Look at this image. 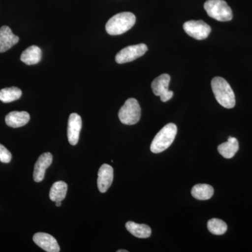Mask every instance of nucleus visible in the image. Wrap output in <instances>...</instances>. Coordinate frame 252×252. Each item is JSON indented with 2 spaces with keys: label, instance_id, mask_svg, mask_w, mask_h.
<instances>
[{
  "label": "nucleus",
  "instance_id": "nucleus-1",
  "mask_svg": "<svg viewBox=\"0 0 252 252\" xmlns=\"http://www.w3.org/2000/svg\"><path fill=\"white\" fill-rule=\"evenodd\" d=\"M211 86L219 104L226 109H232L235 107L234 92L226 80L222 77H215L212 80Z\"/></svg>",
  "mask_w": 252,
  "mask_h": 252
},
{
  "label": "nucleus",
  "instance_id": "nucleus-2",
  "mask_svg": "<svg viewBox=\"0 0 252 252\" xmlns=\"http://www.w3.org/2000/svg\"><path fill=\"white\" fill-rule=\"evenodd\" d=\"M135 21V16L132 13H119L107 21L106 31L110 35H120L133 27Z\"/></svg>",
  "mask_w": 252,
  "mask_h": 252
},
{
  "label": "nucleus",
  "instance_id": "nucleus-3",
  "mask_svg": "<svg viewBox=\"0 0 252 252\" xmlns=\"http://www.w3.org/2000/svg\"><path fill=\"white\" fill-rule=\"evenodd\" d=\"M177 127L175 124H167L158 132L154 137L150 149L154 154H159L170 147L177 135Z\"/></svg>",
  "mask_w": 252,
  "mask_h": 252
},
{
  "label": "nucleus",
  "instance_id": "nucleus-4",
  "mask_svg": "<svg viewBox=\"0 0 252 252\" xmlns=\"http://www.w3.org/2000/svg\"><path fill=\"white\" fill-rule=\"evenodd\" d=\"M204 8L210 17L220 22L230 21L233 18L232 10L224 0H207Z\"/></svg>",
  "mask_w": 252,
  "mask_h": 252
},
{
  "label": "nucleus",
  "instance_id": "nucleus-5",
  "mask_svg": "<svg viewBox=\"0 0 252 252\" xmlns=\"http://www.w3.org/2000/svg\"><path fill=\"white\" fill-rule=\"evenodd\" d=\"M141 108L138 101L135 98H129L126 101L119 112L121 122L125 125H135L140 121Z\"/></svg>",
  "mask_w": 252,
  "mask_h": 252
},
{
  "label": "nucleus",
  "instance_id": "nucleus-6",
  "mask_svg": "<svg viewBox=\"0 0 252 252\" xmlns=\"http://www.w3.org/2000/svg\"><path fill=\"white\" fill-rule=\"evenodd\" d=\"M148 48L144 44L127 46L118 53L115 58L116 62L119 64H124L135 61L145 54Z\"/></svg>",
  "mask_w": 252,
  "mask_h": 252
},
{
  "label": "nucleus",
  "instance_id": "nucleus-7",
  "mask_svg": "<svg viewBox=\"0 0 252 252\" xmlns=\"http://www.w3.org/2000/svg\"><path fill=\"white\" fill-rule=\"evenodd\" d=\"M184 30L188 35L197 40L206 39L211 32V27L203 21H189L184 24Z\"/></svg>",
  "mask_w": 252,
  "mask_h": 252
},
{
  "label": "nucleus",
  "instance_id": "nucleus-8",
  "mask_svg": "<svg viewBox=\"0 0 252 252\" xmlns=\"http://www.w3.org/2000/svg\"><path fill=\"white\" fill-rule=\"evenodd\" d=\"M170 81V75L167 74H162L156 78L151 85L154 94L160 96L162 102H165L170 100L173 96V92L168 89Z\"/></svg>",
  "mask_w": 252,
  "mask_h": 252
},
{
  "label": "nucleus",
  "instance_id": "nucleus-9",
  "mask_svg": "<svg viewBox=\"0 0 252 252\" xmlns=\"http://www.w3.org/2000/svg\"><path fill=\"white\" fill-rule=\"evenodd\" d=\"M81 127H82V120L80 116L76 113L70 114L68 120L67 137L69 144L76 145L79 139Z\"/></svg>",
  "mask_w": 252,
  "mask_h": 252
},
{
  "label": "nucleus",
  "instance_id": "nucleus-10",
  "mask_svg": "<svg viewBox=\"0 0 252 252\" xmlns=\"http://www.w3.org/2000/svg\"><path fill=\"white\" fill-rule=\"evenodd\" d=\"M33 241L39 248L48 252H59L61 249L57 240L52 235L45 233H36L33 236Z\"/></svg>",
  "mask_w": 252,
  "mask_h": 252
},
{
  "label": "nucleus",
  "instance_id": "nucleus-11",
  "mask_svg": "<svg viewBox=\"0 0 252 252\" xmlns=\"http://www.w3.org/2000/svg\"><path fill=\"white\" fill-rule=\"evenodd\" d=\"M114 180V169L108 165L103 164L99 167L97 177V187L101 193H105L112 185Z\"/></svg>",
  "mask_w": 252,
  "mask_h": 252
},
{
  "label": "nucleus",
  "instance_id": "nucleus-12",
  "mask_svg": "<svg viewBox=\"0 0 252 252\" xmlns=\"http://www.w3.org/2000/svg\"><path fill=\"white\" fill-rule=\"evenodd\" d=\"M53 161V156L51 153L41 154L36 160L34 165L33 178L36 182H40L44 180L46 169L51 165Z\"/></svg>",
  "mask_w": 252,
  "mask_h": 252
},
{
  "label": "nucleus",
  "instance_id": "nucleus-13",
  "mask_svg": "<svg viewBox=\"0 0 252 252\" xmlns=\"http://www.w3.org/2000/svg\"><path fill=\"white\" fill-rule=\"evenodd\" d=\"M18 41L19 37L15 35L11 28L6 26L0 28V53L6 52Z\"/></svg>",
  "mask_w": 252,
  "mask_h": 252
},
{
  "label": "nucleus",
  "instance_id": "nucleus-14",
  "mask_svg": "<svg viewBox=\"0 0 252 252\" xmlns=\"http://www.w3.org/2000/svg\"><path fill=\"white\" fill-rule=\"evenodd\" d=\"M31 117L26 112H11L6 115L5 118V122L9 127H22L29 122Z\"/></svg>",
  "mask_w": 252,
  "mask_h": 252
},
{
  "label": "nucleus",
  "instance_id": "nucleus-15",
  "mask_svg": "<svg viewBox=\"0 0 252 252\" xmlns=\"http://www.w3.org/2000/svg\"><path fill=\"white\" fill-rule=\"evenodd\" d=\"M41 50L36 46H31L25 50L21 56V61L28 65L36 64L40 62L41 60Z\"/></svg>",
  "mask_w": 252,
  "mask_h": 252
},
{
  "label": "nucleus",
  "instance_id": "nucleus-16",
  "mask_svg": "<svg viewBox=\"0 0 252 252\" xmlns=\"http://www.w3.org/2000/svg\"><path fill=\"white\" fill-rule=\"evenodd\" d=\"M238 141L233 137H228L226 142L220 144L217 148L219 153L227 159L232 158L234 157L235 154L238 152Z\"/></svg>",
  "mask_w": 252,
  "mask_h": 252
},
{
  "label": "nucleus",
  "instance_id": "nucleus-17",
  "mask_svg": "<svg viewBox=\"0 0 252 252\" xmlns=\"http://www.w3.org/2000/svg\"><path fill=\"white\" fill-rule=\"evenodd\" d=\"M126 229L136 238H148L152 235V229L149 225L139 224L133 221H127L126 224Z\"/></svg>",
  "mask_w": 252,
  "mask_h": 252
},
{
  "label": "nucleus",
  "instance_id": "nucleus-18",
  "mask_svg": "<svg viewBox=\"0 0 252 252\" xmlns=\"http://www.w3.org/2000/svg\"><path fill=\"white\" fill-rule=\"evenodd\" d=\"M193 198L200 200H209L213 196L214 189L206 184H199L194 186L191 190Z\"/></svg>",
  "mask_w": 252,
  "mask_h": 252
},
{
  "label": "nucleus",
  "instance_id": "nucleus-19",
  "mask_svg": "<svg viewBox=\"0 0 252 252\" xmlns=\"http://www.w3.org/2000/svg\"><path fill=\"white\" fill-rule=\"evenodd\" d=\"M67 192V185L63 181L55 182L49 192V198L52 201H63Z\"/></svg>",
  "mask_w": 252,
  "mask_h": 252
},
{
  "label": "nucleus",
  "instance_id": "nucleus-20",
  "mask_svg": "<svg viewBox=\"0 0 252 252\" xmlns=\"http://www.w3.org/2000/svg\"><path fill=\"white\" fill-rule=\"evenodd\" d=\"M22 91L17 87L5 88L0 90V101L9 103L21 98Z\"/></svg>",
  "mask_w": 252,
  "mask_h": 252
},
{
  "label": "nucleus",
  "instance_id": "nucleus-21",
  "mask_svg": "<svg viewBox=\"0 0 252 252\" xmlns=\"http://www.w3.org/2000/svg\"><path fill=\"white\" fill-rule=\"evenodd\" d=\"M207 228L212 234L221 235L227 231L228 227L223 220L219 219H212L207 222Z\"/></svg>",
  "mask_w": 252,
  "mask_h": 252
},
{
  "label": "nucleus",
  "instance_id": "nucleus-22",
  "mask_svg": "<svg viewBox=\"0 0 252 252\" xmlns=\"http://www.w3.org/2000/svg\"><path fill=\"white\" fill-rule=\"evenodd\" d=\"M11 158L12 156L11 152L2 144H0V161L4 163H9L11 161Z\"/></svg>",
  "mask_w": 252,
  "mask_h": 252
},
{
  "label": "nucleus",
  "instance_id": "nucleus-23",
  "mask_svg": "<svg viewBox=\"0 0 252 252\" xmlns=\"http://www.w3.org/2000/svg\"><path fill=\"white\" fill-rule=\"evenodd\" d=\"M61 202L62 201H56V205L57 207L61 206V205H62V203H61Z\"/></svg>",
  "mask_w": 252,
  "mask_h": 252
},
{
  "label": "nucleus",
  "instance_id": "nucleus-24",
  "mask_svg": "<svg viewBox=\"0 0 252 252\" xmlns=\"http://www.w3.org/2000/svg\"><path fill=\"white\" fill-rule=\"evenodd\" d=\"M117 252H128V251H127V250H118Z\"/></svg>",
  "mask_w": 252,
  "mask_h": 252
}]
</instances>
